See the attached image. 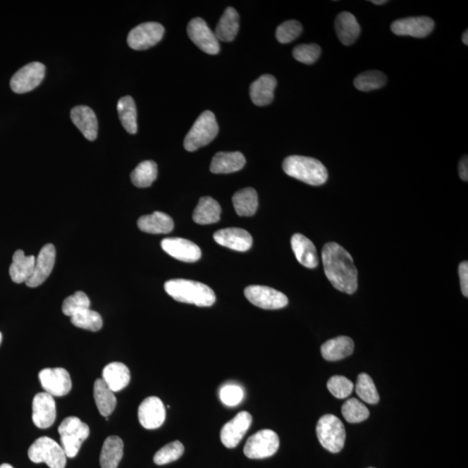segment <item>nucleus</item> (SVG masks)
Here are the masks:
<instances>
[{
	"instance_id": "f257e3e1",
	"label": "nucleus",
	"mask_w": 468,
	"mask_h": 468,
	"mask_svg": "<svg viewBox=\"0 0 468 468\" xmlns=\"http://www.w3.org/2000/svg\"><path fill=\"white\" fill-rule=\"evenodd\" d=\"M324 273L331 285L340 292L353 294L358 288V273L352 257L337 243L324 245L322 252Z\"/></svg>"
},
{
	"instance_id": "f03ea898",
	"label": "nucleus",
	"mask_w": 468,
	"mask_h": 468,
	"mask_svg": "<svg viewBox=\"0 0 468 468\" xmlns=\"http://www.w3.org/2000/svg\"><path fill=\"white\" fill-rule=\"evenodd\" d=\"M164 288L169 296L180 303L209 307L216 301L214 290L199 282L187 279H172L165 283Z\"/></svg>"
},
{
	"instance_id": "7ed1b4c3",
	"label": "nucleus",
	"mask_w": 468,
	"mask_h": 468,
	"mask_svg": "<svg viewBox=\"0 0 468 468\" xmlns=\"http://www.w3.org/2000/svg\"><path fill=\"white\" fill-rule=\"evenodd\" d=\"M283 169L286 175L312 186H320L328 180L326 168L322 162L312 157L289 156L283 162Z\"/></svg>"
},
{
	"instance_id": "20e7f679",
	"label": "nucleus",
	"mask_w": 468,
	"mask_h": 468,
	"mask_svg": "<svg viewBox=\"0 0 468 468\" xmlns=\"http://www.w3.org/2000/svg\"><path fill=\"white\" fill-rule=\"evenodd\" d=\"M61 446L68 458L78 455L84 441L90 436L89 426L75 417H69L58 426Z\"/></svg>"
},
{
	"instance_id": "39448f33",
	"label": "nucleus",
	"mask_w": 468,
	"mask_h": 468,
	"mask_svg": "<svg viewBox=\"0 0 468 468\" xmlns=\"http://www.w3.org/2000/svg\"><path fill=\"white\" fill-rule=\"evenodd\" d=\"M218 126L213 112L204 111L188 132L184 140L185 149L194 152L209 144L216 137Z\"/></svg>"
},
{
	"instance_id": "423d86ee",
	"label": "nucleus",
	"mask_w": 468,
	"mask_h": 468,
	"mask_svg": "<svg viewBox=\"0 0 468 468\" xmlns=\"http://www.w3.org/2000/svg\"><path fill=\"white\" fill-rule=\"evenodd\" d=\"M316 436L326 450L338 454L345 447L346 432L340 419L333 414L323 415L316 425Z\"/></svg>"
},
{
	"instance_id": "0eeeda50",
	"label": "nucleus",
	"mask_w": 468,
	"mask_h": 468,
	"mask_svg": "<svg viewBox=\"0 0 468 468\" xmlns=\"http://www.w3.org/2000/svg\"><path fill=\"white\" fill-rule=\"evenodd\" d=\"M29 459L34 463H45L50 468H64L67 456L61 445L51 438L43 436L34 441L28 450Z\"/></svg>"
},
{
	"instance_id": "6e6552de",
	"label": "nucleus",
	"mask_w": 468,
	"mask_h": 468,
	"mask_svg": "<svg viewBox=\"0 0 468 468\" xmlns=\"http://www.w3.org/2000/svg\"><path fill=\"white\" fill-rule=\"evenodd\" d=\"M279 438L271 429H263L252 436L244 448V454L249 459H266L276 454Z\"/></svg>"
},
{
	"instance_id": "1a4fd4ad",
	"label": "nucleus",
	"mask_w": 468,
	"mask_h": 468,
	"mask_svg": "<svg viewBox=\"0 0 468 468\" xmlns=\"http://www.w3.org/2000/svg\"><path fill=\"white\" fill-rule=\"evenodd\" d=\"M164 32V27L159 23H143L128 33V47L135 51L147 50L159 43Z\"/></svg>"
},
{
	"instance_id": "9d476101",
	"label": "nucleus",
	"mask_w": 468,
	"mask_h": 468,
	"mask_svg": "<svg viewBox=\"0 0 468 468\" xmlns=\"http://www.w3.org/2000/svg\"><path fill=\"white\" fill-rule=\"evenodd\" d=\"M45 66L39 62L26 64L11 78V88L17 94H25L36 89L44 80Z\"/></svg>"
},
{
	"instance_id": "9b49d317",
	"label": "nucleus",
	"mask_w": 468,
	"mask_h": 468,
	"mask_svg": "<svg viewBox=\"0 0 468 468\" xmlns=\"http://www.w3.org/2000/svg\"><path fill=\"white\" fill-rule=\"evenodd\" d=\"M245 296L255 307L265 309H278L288 304L284 293L263 285H251L245 289Z\"/></svg>"
},
{
	"instance_id": "f8f14e48",
	"label": "nucleus",
	"mask_w": 468,
	"mask_h": 468,
	"mask_svg": "<svg viewBox=\"0 0 468 468\" xmlns=\"http://www.w3.org/2000/svg\"><path fill=\"white\" fill-rule=\"evenodd\" d=\"M190 39L204 52L216 55L220 52V43L215 33L202 18H195L187 25Z\"/></svg>"
},
{
	"instance_id": "ddd939ff",
	"label": "nucleus",
	"mask_w": 468,
	"mask_h": 468,
	"mask_svg": "<svg viewBox=\"0 0 468 468\" xmlns=\"http://www.w3.org/2000/svg\"><path fill=\"white\" fill-rule=\"evenodd\" d=\"M44 392L52 396H64L70 393L73 383L66 369H44L39 374Z\"/></svg>"
},
{
	"instance_id": "4468645a",
	"label": "nucleus",
	"mask_w": 468,
	"mask_h": 468,
	"mask_svg": "<svg viewBox=\"0 0 468 468\" xmlns=\"http://www.w3.org/2000/svg\"><path fill=\"white\" fill-rule=\"evenodd\" d=\"M252 417L250 413L242 411L237 414L231 421L226 422L221 431V440L224 446L234 448L239 445L248 431L252 424Z\"/></svg>"
},
{
	"instance_id": "2eb2a0df",
	"label": "nucleus",
	"mask_w": 468,
	"mask_h": 468,
	"mask_svg": "<svg viewBox=\"0 0 468 468\" xmlns=\"http://www.w3.org/2000/svg\"><path fill=\"white\" fill-rule=\"evenodd\" d=\"M56 417L54 396L47 392L37 394L32 402V421L37 428L47 429L54 424Z\"/></svg>"
},
{
	"instance_id": "dca6fc26",
	"label": "nucleus",
	"mask_w": 468,
	"mask_h": 468,
	"mask_svg": "<svg viewBox=\"0 0 468 468\" xmlns=\"http://www.w3.org/2000/svg\"><path fill=\"white\" fill-rule=\"evenodd\" d=\"M162 250L180 261L192 263L202 258V250L192 241L181 238H168L161 243Z\"/></svg>"
},
{
	"instance_id": "f3484780",
	"label": "nucleus",
	"mask_w": 468,
	"mask_h": 468,
	"mask_svg": "<svg viewBox=\"0 0 468 468\" xmlns=\"http://www.w3.org/2000/svg\"><path fill=\"white\" fill-rule=\"evenodd\" d=\"M140 424L146 429H159L164 424L166 410L164 402L156 396L143 400L138 409Z\"/></svg>"
},
{
	"instance_id": "a211bd4d",
	"label": "nucleus",
	"mask_w": 468,
	"mask_h": 468,
	"mask_svg": "<svg viewBox=\"0 0 468 468\" xmlns=\"http://www.w3.org/2000/svg\"><path fill=\"white\" fill-rule=\"evenodd\" d=\"M435 28V22L429 17H411L396 20L391 25L395 35L425 37Z\"/></svg>"
},
{
	"instance_id": "6ab92c4d",
	"label": "nucleus",
	"mask_w": 468,
	"mask_h": 468,
	"mask_svg": "<svg viewBox=\"0 0 468 468\" xmlns=\"http://www.w3.org/2000/svg\"><path fill=\"white\" fill-rule=\"evenodd\" d=\"M56 248L54 245L48 244L41 249L39 256L36 259L32 277L25 283L31 288H37L43 284L50 276L55 265Z\"/></svg>"
},
{
	"instance_id": "aec40b11",
	"label": "nucleus",
	"mask_w": 468,
	"mask_h": 468,
	"mask_svg": "<svg viewBox=\"0 0 468 468\" xmlns=\"http://www.w3.org/2000/svg\"><path fill=\"white\" fill-rule=\"evenodd\" d=\"M214 239L222 247L238 252H247L252 247V237L241 228H225L214 234Z\"/></svg>"
},
{
	"instance_id": "412c9836",
	"label": "nucleus",
	"mask_w": 468,
	"mask_h": 468,
	"mask_svg": "<svg viewBox=\"0 0 468 468\" xmlns=\"http://www.w3.org/2000/svg\"><path fill=\"white\" fill-rule=\"evenodd\" d=\"M71 120L89 141H95L98 133V122L95 112L88 106H77L71 109Z\"/></svg>"
},
{
	"instance_id": "4be33fe9",
	"label": "nucleus",
	"mask_w": 468,
	"mask_h": 468,
	"mask_svg": "<svg viewBox=\"0 0 468 468\" xmlns=\"http://www.w3.org/2000/svg\"><path fill=\"white\" fill-rule=\"evenodd\" d=\"M292 251L297 261L305 267L313 269L319 266L318 252L314 244L303 234L296 233L290 240Z\"/></svg>"
},
{
	"instance_id": "5701e85b",
	"label": "nucleus",
	"mask_w": 468,
	"mask_h": 468,
	"mask_svg": "<svg viewBox=\"0 0 468 468\" xmlns=\"http://www.w3.org/2000/svg\"><path fill=\"white\" fill-rule=\"evenodd\" d=\"M277 86L276 78L273 75H261L252 82L250 87V96L252 103L257 106H266L273 101L274 90Z\"/></svg>"
},
{
	"instance_id": "b1692460",
	"label": "nucleus",
	"mask_w": 468,
	"mask_h": 468,
	"mask_svg": "<svg viewBox=\"0 0 468 468\" xmlns=\"http://www.w3.org/2000/svg\"><path fill=\"white\" fill-rule=\"evenodd\" d=\"M35 263V256H26L22 250L15 252L9 269L11 281L16 284L27 282L32 277Z\"/></svg>"
},
{
	"instance_id": "393cba45",
	"label": "nucleus",
	"mask_w": 468,
	"mask_h": 468,
	"mask_svg": "<svg viewBox=\"0 0 468 468\" xmlns=\"http://www.w3.org/2000/svg\"><path fill=\"white\" fill-rule=\"evenodd\" d=\"M103 380L113 392H119L130 382V369L123 362H111L104 369Z\"/></svg>"
},
{
	"instance_id": "a878e982",
	"label": "nucleus",
	"mask_w": 468,
	"mask_h": 468,
	"mask_svg": "<svg viewBox=\"0 0 468 468\" xmlns=\"http://www.w3.org/2000/svg\"><path fill=\"white\" fill-rule=\"evenodd\" d=\"M355 348L354 341L349 337H338L324 343L321 353L327 361H339L350 356Z\"/></svg>"
},
{
	"instance_id": "bb28decb",
	"label": "nucleus",
	"mask_w": 468,
	"mask_h": 468,
	"mask_svg": "<svg viewBox=\"0 0 468 468\" xmlns=\"http://www.w3.org/2000/svg\"><path fill=\"white\" fill-rule=\"evenodd\" d=\"M335 32L343 44L350 45L359 37L361 27L353 14L343 11L335 18Z\"/></svg>"
},
{
	"instance_id": "cd10ccee",
	"label": "nucleus",
	"mask_w": 468,
	"mask_h": 468,
	"mask_svg": "<svg viewBox=\"0 0 468 468\" xmlns=\"http://www.w3.org/2000/svg\"><path fill=\"white\" fill-rule=\"evenodd\" d=\"M137 226L141 231L152 234H166L173 231V218L167 214L154 212L139 218Z\"/></svg>"
},
{
	"instance_id": "c85d7f7f",
	"label": "nucleus",
	"mask_w": 468,
	"mask_h": 468,
	"mask_svg": "<svg viewBox=\"0 0 468 468\" xmlns=\"http://www.w3.org/2000/svg\"><path fill=\"white\" fill-rule=\"evenodd\" d=\"M245 164V158L240 152H220L211 162L210 171L214 173H231L240 171Z\"/></svg>"
},
{
	"instance_id": "c756f323",
	"label": "nucleus",
	"mask_w": 468,
	"mask_h": 468,
	"mask_svg": "<svg viewBox=\"0 0 468 468\" xmlns=\"http://www.w3.org/2000/svg\"><path fill=\"white\" fill-rule=\"evenodd\" d=\"M221 207L214 199L202 197L195 207L192 220L199 225L217 223L221 218Z\"/></svg>"
},
{
	"instance_id": "7c9ffc66",
	"label": "nucleus",
	"mask_w": 468,
	"mask_h": 468,
	"mask_svg": "<svg viewBox=\"0 0 468 468\" xmlns=\"http://www.w3.org/2000/svg\"><path fill=\"white\" fill-rule=\"evenodd\" d=\"M240 28V15L233 7L225 11L215 29V35L218 41L231 42L235 39Z\"/></svg>"
},
{
	"instance_id": "2f4dec72",
	"label": "nucleus",
	"mask_w": 468,
	"mask_h": 468,
	"mask_svg": "<svg viewBox=\"0 0 468 468\" xmlns=\"http://www.w3.org/2000/svg\"><path fill=\"white\" fill-rule=\"evenodd\" d=\"M123 441L116 436L105 440L100 455L101 468H117L123 456Z\"/></svg>"
},
{
	"instance_id": "473e14b6",
	"label": "nucleus",
	"mask_w": 468,
	"mask_h": 468,
	"mask_svg": "<svg viewBox=\"0 0 468 468\" xmlns=\"http://www.w3.org/2000/svg\"><path fill=\"white\" fill-rule=\"evenodd\" d=\"M94 399L98 411L104 417H109L116 407V398L103 379H97L93 388Z\"/></svg>"
},
{
	"instance_id": "72a5a7b5",
	"label": "nucleus",
	"mask_w": 468,
	"mask_h": 468,
	"mask_svg": "<svg viewBox=\"0 0 468 468\" xmlns=\"http://www.w3.org/2000/svg\"><path fill=\"white\" fill-rule=\"evenodd\" d=\"M234 209L240 216H252L259 207L258 195L254 188L247 187L233 196Z\"/></svg>"
},
{
	"instance_id": "f704fd0d",
	"label": "nucleus",
	"mask_w": 468,
	"mask_h": 468,
	"mask_svg": "<svg viewBox=\"0 0 468 468\" xmlns=\"http://www.w3.org/2000/svg\"><path fill=\"white\" fill-rule=\"evenodd\" d=\"M117 111L123 126L128 133H137V111L133 98L126 96L121 98L117 103Z\"/></svg>"
},
{
	"instance_id": "c9c22d12",
	"label": "nucleus",
	"mask_w": 468,
	"mask_h": 468,
	"mask_svg": "<svg viewBox=\"0 0 468 468\" xmlns=\"http://www.w3.org/2000/svg\"><path fill=\"white\" fill-rule=\"evenodd\" d=\"M157 165L153 161L141 162L131 173V181L135 187H149L157 178Z\"/></svg>"
},
{
	"instance_id": "e433bc0d",
	"label": "nucleus",
	"mask_w": 468,
	"mask_h": 468,
	"mask_svg": "<svg viewBox=\"0 0 468 468\" xmlns=\"http://www.w3.org/2000/svg\"><path fill=\"white\" fill-rule=\"evenodd\" d=\"M387 82V77L382 71L369 70L358 75L354 85L361 92H371L382 88Z\"/></svg>"
},
{
	"instance_id": "4c0bfd02",
	"label": "nucleus",
	"mask_w": 468,
	"mask_h": 468,
	"mask_svg": "<svg viewBox=\"0 0 468 468\" xmlns=\"http://www.w3.org/2000/svg\"><path fill=\"white\" fill-rule=\"evenodd\" d=\"M70 322L75 327L94 332L100 331L104 324L99 313L90 309H85L71 316Z\"/></svg>"
},
{
	"instance_id": "58836bf2",
	"label": "nucleus",
	"mask_w": 468,
	"mask_h": 468,
	"mask_svg": "<svg viewBox=\"0 0 468 468\" xmlns=\"http://www.w3.org/2000/svg\"><path fill=\"white\" fill-rule=\"evenodd\" d=\"M356 392L361 400L369 405H376L379 402L378 392H377L371 377L368 374L362 373L358 376Z\"/></svg>"
},
{
	"instance_id": "ea45409f",
	"label": "nucleus",
	"mask_w": 468,
	"mask_h": 468,
	"mask_svg": "<svg viewBox=\"0 0 468 468\" xmlns=\"http://www.w3.org/2000/svg\"><path fill=\"white\" fill-rule=\"evenodd\" d=\"M342 414L343 418L350 424H359L369 417L368 407L356 398L348 400L343 405Z\"/></svg>"
},
{
	"instance_id": "a19ab883",
	"label": "nucleus",
	"mask_w": 468,
	"mask_h": 468,
	"mask_svg": "<svg viewBox=\"0 0 468 468\" xmlns=\"http://www.w3.org/2000/svg\"><path fill=\"white\" fill-rule=\"evenodd\" d=\"M184 454V446L179 441L166 445L154 456V462L156 465H167L168 463L176 462Z\"/></svg>"
},
{
	"instance_id": "79ce46f5",
	"label": "nucleus",
	"mask_w": 468,
	"mask_h": 468,
	"mask_svg": "<svg viewBox=\"0 0 468 468\" xmlns=\"http://www.w3.org/2000/svg\"><path fill=\"white\" fill-rule=\"evenodd\" d=\"M90 300L85 292H77L73 295L68 297L64 300L62 311L64 315L73 316L78 313L90 309Z\"/></svg>"
},
{
	"instance_id": "37998d69",
	"label": "nucleus",
	"mask_w": 468,
	"mask_h": 468,
	"mask_svg": "<svg viewBox=\"0 0 468 468\" xmlns=\"http://www.w3.org/2000/svg\"><path fill=\"white\" fill-rule=\"evenodd\" d=\"M327 388L335 398L345 399L352 393L354 384L345 376H334L328 381Z\"/></svg>"
},
{
	"instance_id": "c03bdc74",
	"label": "nucleus",
	"mask_w": 468,
	"mask_h": 468,
	"mask_svg": "<svg viewBox=\"0 0 468 468\" xmlns=\"http://www.w3.org/2000/svg\"><path fill=\"white\" fill-rule=\"evenodd\" d=\"M303 31L300 22L289 20L283 23L278 26L276 31V37L279 43L289 44L295 40Z\"/></svg>"
},
{
	"instance_id": "a18cd8bd",
	"label": "nucleus",
	"mask_w": 468,
	"mask_h": 468,
	"mask_svg": "<svg viewBox=\"0 0 468 468\" xmlns=\"http://www.w3.org/2000/svg\"><path fill=\"white\" fill-rule=\"evenodd\" d=\"M320 54L321 48L316 44L297 45L293 50L294 58L305 64L314 63Z\"/></svg>"
},
{
	"instance_id": "49530a36",
	"label": "nucleus",
	"mask_w": 468,
	"mask_h": 468,
	"mask_svg": "<svg viewBox=\"0 0 468 468\" xmlns=\"http://www.w3.org/2000/svg\"><path fill=\"white\" fill-rule=\"evenodd\" d=\"M220 398L225 405L234 407L240 405L244 398L242 388L235 384H228L222 387L220 391Z\"/></svg>"
},
{
	"instance_id": "de8ad7c7",
	"label": "nucleus",
	"mask_w": 468,
	"mask_h": 468,
	"mask_svg": "<svg viewBox=\"0 0 468 468\" xmlns=\"http://www.w3.org/2000/svg\"><path fill=\"white\" fill-rule=\"evenodd\" d=\"M459 275L460 281V286H462V292L463 295L466 297H468V263L463 261L460 263L459 266Z\"/></svg>"
},
{
	"instance_id": "09e8293b",
	"label": "nucleus",
	"mask_w": 468,
	"mask_h": 468,
	"mask_svg": "<svg viewBox=\"0 0 468 468\" xmlns=\"http://www.w3.org/2000/svg\"><path fill=\"white\" fill-rule=\"evenodd\" d=\"M459 175L460 179L464 181L468 180V160L467 156H463L459 164Z\"/></svg>"
},
{
	"instance_id": "8fccbe9b",
	"label": "nucleus",
	"mask_w": 468,
	"mask_h": 468,
	"mask_svg": "<svg viewBox=\"0 0 468 468\" xmlns=\"http://www.w3.org/2000/svg\"><path fill=\"white\" fill-rule=\"evenodd\" d=\"M462 42H463V44H465L466 45L468 44V31H467V30L465 32L463 33Z\"/></svg>"
},
{
	"instance_id": "3c124183",
	"label": "nucleus",
	"mask_w": 468,
	"mask_h": 468,
	"mask_svg": "<svg viewBox=\"0 0 468 468\" xmlns=\"http://www.w3.org/2000/svg\"><path fill=\"white\" fill-rule=\"evenodd\" d=\"M387 2L386 0H373V1H371V3L375 4V5L377 6L383 5V4H386Z\"/></svg>"
},
{
	"instance_id": "603ef678",
	"label": "nucleus",
	"mask_w": 468,
	"mask_h": 468,
	"mask_svg": "<svg viewBox=\"0 0 468 468\" xmlns=\"http://www.w3.org/2000/svg\"><path fill=\"white\" fill-rule=\"evenodd\" d=\"M0 468H14V467L13 466H11L10 464L4 463L2 464L1 466H0Z\"/></svg>"
},
{
	"instance_id": "864d4df0",
	"label": "nucleus",
	"mask_w": 468,
	"mask_h": 468,
	"mask_svg": "<svg viewBox=\"0 0 468 468\" xmlns=\"http://www.w3.org/2000/svg\"><path fill=\"white\" fill-rule=\"evenodd\" d=\"M1 342H2V334L1 332H0V345H1Z\"/></svg>"
},
{
	"instance_id": "5fc2aeb1",
	"label": "nucleus",
	"mask_w": 468,
	"mask_h": 468,
	"mask_svg": "<svg viewBox=\"0 0 468 468\" xmlns=\"http://www.w3.org/2000/svg\"><path fill=\"white\" fill-rule=\"evenodd\" d=\"M369 468H374V467H369Z\"/></svg>"
}]
</instances>
